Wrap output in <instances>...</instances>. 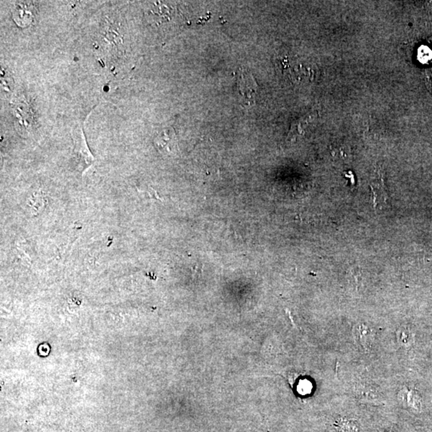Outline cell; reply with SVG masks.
<instances>
[{
	"instance_id": "cell-1",
	"label": "cell",
	"mask_w": 432,
	"mask_h": 432,
	"mask_svg": "<svg viewBox=\"0 0 432 432\" xmlns=\"http://www.w3.org/2000/svg\"><path fill=\"white\" fill-rule=\"evenodd\" d=\"M12 15L15 23L20 26H27L34 23L37 16V9L33 2H15L12 7Z\"/></svg>"
},
{
	"instance_id": "cell-2",
	"label": "cell",
	"mask_w": 432,
	"mask_h": 432,
	"mask_svg": "<svg viewBox=\"0 0 432 432\" xmlns=\"http://www.w3.org/2000/svg\"><path fill=\"white\" fill-rule=\"evenodd\" d=\"M353 334L359 345L364 349H369L374 340V333L370 327L364 324H359L353 329Z\"/></svg>"
},
{
	"instance_id": "cell-3",
	"label": "cell",
	"mask_w": 432,
	"mask_h": 432,
	"mask_svg": "<svg viewBox=\"0 0 432 432\" xmlns=\"http://www.w3.org/2000/svg\"><path fill=\"white\" fill-rule=\"evenodd\" d=\"M175 135L171 129L164 130L155 139L156 147L164 152H171L175 147Z\"/></svg>"
},
{
	"instance_id": "cell-4",
	"label": "cell",
	"mask_w": 432,
	"mask_h": 432,
	"mask_svg": "<svg viewBox=\"0 0 432 432\" xmlns=\"http://www.w3.org/2000/svg\"><path fill=\"white\" fill-rule=\"evenodd\" d=\"M239 76L238 86L240 92L239 94L242 95L243 97L252 100L255 97L256 90L255 79L252 75H246L245 73L239 74Z\"/></svg>"
},
{
	"instance_id": "cell-5",
	"label": "cell",
	"mask_w": 432,
	"mask_h": 432,
	"mask_svg": "<svg viewBox=\"0 0 432 432\" xmlns=\"http://www.w3.org/2000/svg\"><path fill=\"white\" fill-rule=\"evenodd\" d=\"M410 331H408L407 329L401 328L398 330V332H397V338H398V341L399 344L402 346H408V344H410V342H411V335H410Z\"/></svg>"
},
{
	"instance_id": "cell-6",
	"label": "cell",
	"mask_w": 432,
	"mask_h": 432,
	"mask_svg": "<svg viewBox=\"0 0 432 432\" xmlns=\"http://www.w3.org/2000/svg\"><path fill=\"white\" fill-rule=\"evenodd\" d=\"M6 74V70L2 68V69H1V82H2L3 88L4 89V90H10V88H11L10 83L12 82V79L10 76H7Z\"/></svg>"
}]
</instances>
